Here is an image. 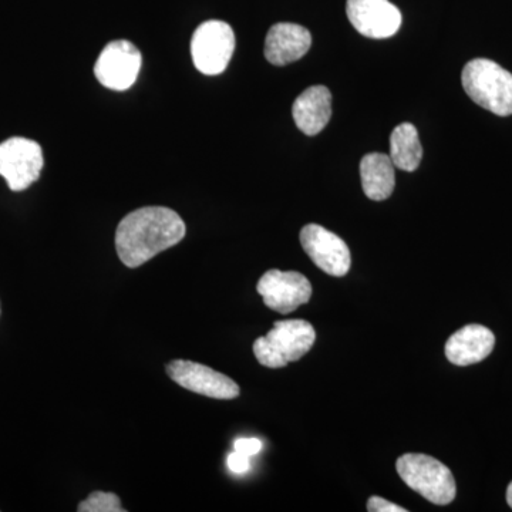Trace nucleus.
I'll list each match as a JSON object with an SVG mask.
<instances>
[{
  "label": "nucleus",
  "instance_id": "15",
  "mask_svg": "<svg viewBox=\"0 0 512 512\" xmlns=\"http://www.w3.org/2000/svg\"><path fill=\"white\" fill-rule=\"evenodd\" d=\"M360 177L367 198L373 201L387 200L396 185L392 158L382 153L366 154L360 163Z\"/></svg>",
  "mask_w": 512,
  "mask_h": 512
},
{
  "label": "nucleus",
  "instance_id": "12",
  "mask_svg": "<svg viewBox=\"0 0 512 512\" xmlns=\"http://www.w3.org/2000/svg\"><path fill=\"white\" fill-rule=\"evenodd\" d=\"M312 46L308 29L296 23H276L265 39V57L274 66L298 62Z\"/></svg>",
  "mask_w": 512,
  "mask_h": 512
},
{
  "label": "nucleus",
  "instance_id": "2",
  "mask_svg": "<svg viewBox=\"0 0 512 512\" xmlns=\"http://www.w3.org/2000/svg\"><path fill=\"white\" fill-rule=\"evenodd\" d=\"M464 90L483 109L507 117L512 114V74L488 59H474L461 74Z\"/></svg>",
  "mask_w": 512,
  "mask_h": 512
},
{
  "label": "nucleus",
  "instance_id": "10",
  "mask_svg": "<svg viewBox=\"0 0 512 512\" xmlns=\"http://www.w3.org/2000/svg\"><path fill=\"white\" fill-rule=\"evenodd\" d=\"M167 375L184 389L211 399L232 400L241 393L238 384L228 376L191 360H173L167 365Z\"/></svg>",
  "mask_w": 512,
  "mask_h": 512
},
{
  "label": "nucleus",
  "instance_id": "19",
  "mask_svg": "<svg viewBox=\"0 0 512 512\" xmlns=\"http://www.w3.org/2000/svg\"><path fill=\"white\" fill-rule=\"evenodd\" d=\"M245 454L238 453V451H232L227 457V466L229 471L234 474H245L251 470V460Z\"/></svg>",
  "mask_w": 512,
  "mask_h": 512
},
{
  "label": "nucleus",
  "instance_id": "11",
  "mask_svg": "<svg viewBox=\"0 0 512 512\" xmlns=\"http://www.w3.org/2000/svg\"><path fill=\"white\" fill-rule=\"evenodd\" d=\"M346 13L353 28L370 39L392 37L402 26V13L389 0H348Z\"/></svg>",
  "mask_w": 512,
  "mask_h": 512
},
{
  "label": "nucleus",
  "instance_id": "16",
  "mask_svg": "<svg viewBox=\"0 0 512 512\" xmlns=\"http://www.w3.org/2000/svg\"><path fill=\"white\" fill-rule=\"evenodd\" d=\"M390 158L394 167L403 171L417 170L423 158V147H421L417 128L410 123H403L394 128L390 136Z\"/></svg>",
  "mask_w": 512,
  "mask_h": 512
},
{
  "label": "nucleus",
  "instance_id": "4",
  "mask_svg": "<svg viewBox=\"0 0 512 512\" xmlns=\"http://www.w3.org/2000/svg\"><path fill=\"white\" fill-rule=\"evenodd\" d=\"M396 468L404 483L430 503L447 505L456 498L453 473L436 458L426 454H404L397 460Z\"/></svg>",
  "mask_w": 512,
  "mask_h": 512
},
{
  "label": "nucleus",
  "instance_id": "7",
  "mask_svg": "<svg viewBox=\"0 0 512 512\" xmlns=\"http://www.w3.org/2000/svg\"><path fill=\"white\" fill-rule=\"evenodd\" d=\"M143 57L140 50L128 40H114L104 47L94 66V74L101 86L114 92H126L137 82Z\"/></svg>",
  "mask_w": 512,
  "mask_h": 512
},
{
  "label": "nucleus",
  "instance_id": "20",
  "mask_svg": "<svg viewBox=\"0 0 512 512\" xmlns=\"http://www.w3.org/2000/svg\"><path fill=\"white\" fill-rule=\"evenodd\" d=\"M367 511L370 512H407L406 508L400 507V505L390 503V501L384 500V498L370 497L367 501Z\"/></svg>",
  "mask_w": 512,
  "mask_h": 512
},
{
  "label": "nucleus",
  "instance_id": "17",
  "mask_svg": "<svg viewBox=\"0 0 512 512\" xmlns=\"http://www.w3.org/2000/svg\"><path fill=\"white\" fill-rule=\"evenodd\" d=\"M77 510L80 512H123L124 508L121 507L120 498L116 494L96 491L82 501Z\"/></svg>",
  "mask_w": 512,
  "mask_h": 512
},
{
  "label": "nucleus",
  "instance_id": "9",
  "mask_svg": "<svg viewBox=\"0 0 512 512\" xmlns=\"http://www.w3.org/2000/svg\"><path fill=\"white\" fill-rule=\"evenodd\" d=\"M301 244L303 251L313 264L335 278L348 275L352 256L346 242L322 225L309 224L302 228Z\"/></svg>",
  "mask_w": 512,
  "mask_h": 512
},
{
  "label": "nucleus",
  "instance_id": "18",
  "mask_svg": "<svg viewBox=\"0 0 512 512\" xmlns=\"http://www.w3.org/2000/svg\"><path fill=\"white\" fill-rule=\"evenodd\" d=\"M262 448H264V443L256 437H241L234 443V450L248 457L261 453Z\"/></svg>",
  "mask_w": 512,
  "mask_h": 512
},
{
  "label": "nucleus",
  "instance_id": "14",
  "mask_svg": "<svg viewBox=\"0 0 512 512\" xmlns=\"http://www.w3.org/2000/svg\"><path fill=\"white\" fill-rule=\"evenodd\" d=\"M296 127L306 136H316L328 126L332 116V94L325 86H312L295 100L292 107Z\"/></svg>",
  "mask_w": 512,
  "mask_h": 512
},
{
  "label": "nucleus",
  "instance_id": "5",
  "mask_svg": "<svg viewBox=\"0 0 512 512\" xmlns=\"http://www.w3.org/2000/svg\"><path fill=\"white\" fill-rule=\"evenodd\" d=\"M235 50V33L222 20H208L195 30L191 39V56L198 72L217 76L225 72Z\"/></svg>",
  "mask_w": 512,
  "mask_h": 512
},
{
  "label": "nucleus",
  "instance_id": "1",
  "mask_svg": "<svg viewBox=\"0 0 512 512\" xmlns=\"http://www.w3.org/2000/svg\"><path fill=\"white\" fill-rule=\"evenodd\" d=\"M185 231L184 221L170 208H140L126 215L117 227V254L127 268H138L180 244Z\"/></svg>",
  "mask_w": 512,
  "mask_h": 512
},
{
  "label": "nucleus",
  "instance_id": "8",
  "mask_svg": "<svg viewBox=\"0 0 512 512\" xmlns=\"http://www.w3.org/2000/svg\"><path fill=\"white\" fill-rule=\"evenodd\" d=\"M256 291L272 311L288 315L311 301L312 285L299 272L271 269L259 279Z\"/></svg>",
  "mask_w": 512,
  "mask_h": 512
},
{
  "label": "nucleus",
  "instance_id": "6",
  "mask_svg": "<svg viewBox=\"0 0 512 512\" xmlns=\"http://www.w3.org/2000/svg\"><path fill=\"white\" fill-rule=\"evenodd\" d=\"M42 147L29 138L12 137L0 144V175L5 178L10 190H28L42 174Z\"/></svg>",
  "mask_w": 512,
  "mask_h": 512
},
{
  "label": "nucleus",
  "instance_id": "21",
  "mask_svg": "<svg viewBox=\"0 0 512 512\" xmlns=\"http://www.w3.org/2000/svg\"><path fill=\"white\" fill-rule=\"evenodd\" d=\"M507 503L512 508V483L507 488Z\"/></svg>",
  "mask_w": 512,
  "mask_h": 512
},
{
  "label": "nucleus",
  "instance_id": "13",
  "mask_svg": "<svg viewBox=\"0 0 512 512\" xmlns=\"http://www.w3.org/2000/svg\"><path fill=\"white\" fill-rule=\"evenodd\" d=\"M495 336L483 325H467L450 336L446 343V356L453 365L470 366L483 362L491 355Z\"/></svg>",
  "mask_w": 512,
  "mask_h": 512
},
{
  "label": "nucleus",
  "instance_id": "3",
  "mask_svg": "<svg viewBox=\"0 0 512 512\" xmlns=\"http://www.w3.org/2000/svg\"><path fill=\"white\" fill-rule=\"evenodd\" d=\"M316 332L306 320L275 322L268 335L255 340L256 360L269 369H281L301 360L315 345Z\"/></svg>",
  "mask_w": 512,
  "mask_h": 512
}]
</instances>
